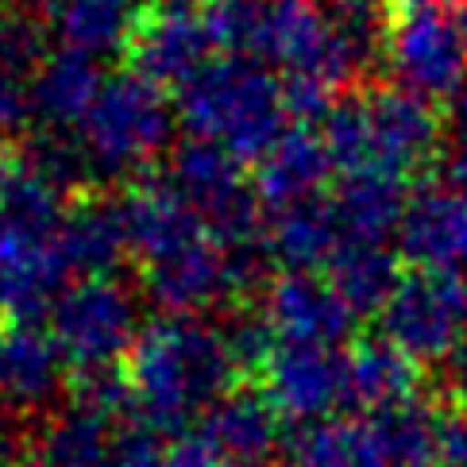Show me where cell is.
<instances>
[{
	"label": "cell",
	"mask_w": 467,
	"mask_h": 467,
	"mask_svg": "<svg viewBox=\"0 0 467 467\" xmlns=\"http://www.w3.org/2000/svg\"><path fill=\"white\" fill-rule=\"evenodd\" d=\"M321 136L344 178H390L410 186V178L429 171L444 124L425 97L402 86H375L340 93Z\"/></svg>",
	"instance_id": "cell-1"
},
{
	"label": "cell",
	"mask_w": 467,
	"mask_h": 467,
	"mask_svg": "<svg viewBox=\"0 0 467 467\" xmlns=\"http://www.w3.org/2000/svg\"><path fill=\"white\" fill-rule=\"evenodd\" d=\"M236 359L224 332L197 317H159L128 352V390L151 425H182L190 413L232 394Z\"/></svg>",
	"instance_id": "cell-2"
},
{
	"label": "cell",
	"mask_w": 467,
	"mask_h": 467,
	"mask_svg": "<svg viewBox=\"0 0 467 467\" xmlns=\"http://www.w3.org/2000/svg\"><path fill=\"white\" fill-rule=\"evenodd\" d=\"M66 209V193L31 171L24 155V174L0 209V328L36 325L58 302L55 294L70 275L62 252Z\"/></svg>",
	"instance_id": "cell-3"
},
{
	"label": "cell",
	"mask_w": 467,
	"mask_h": 467,
	"mask_svg": "<svg viewBox=\"0 0 467 467\" xmlns=\"http://www.w3.org/2000/svg\"><path fill=\"white\" fill-rule=\"evenodd\" d=\"M178 116L193 140L224 147L240 162H259L286 136L282 81L255 58H224L178 89Z\"/></svg>",
	"instance_id": "cell-4"
},
{
	"label": "cell",
	"mask_w": 467,
	"mask_h": 467,
	"mask_svg": "<svg viewBox=\"0 0 467 467\" xmlns=\"http://www.w3.org/2000/svg\"><path fill=\"white\" fill-rule=\"evenodd\" d=\"M382 62L402 89L456 101L467 89V0H387Z\"/></svg>",
	"instance_id": "cell-5"
},
{
	"label": "cell",
	"mask_w": 467,
	"mask_h": 467,
	"mask_svg": "<svg viewBox=\"0 0 467 467\" xmlns=\"http://www.w3.org/2000/svg\"><path fill=\"white\" fill-rule=\"evenodd\" d=\"M81 151L97 174L124 178L151 162L171 143V105L166 93L140 74L105 78L97 105L81 120Z\"/></svg>",
	"instance_id": "cell-6"
},
{
	"label": "cell",
	"mask_w": 467,
	"mask_h": 467,
	"mask_svg": "<svg viewBox=\"0 0 467 467\" xmlns=\"http://www.w3.org/2000/svg\"><path fill=\"white\" fill-rule=\"evenodd\" d=\"M244 58H263L286 78H317L348 93L359 81L352 58L337 39L328 5L321 0H255V20Z\"/></svg>",
	"instance_id": "cell-7"
},
{
	"label": "cell",
	"mask_w": 467,
	"mask_h": 467,
	"mask_svg": "<svg viewBox=\"0 0 467 467\" xmlns=\"http://www.w3.org/2000/svg\"><path fill=\"white\" fill-rule=\"evenodd\" d=\"M171 182L202 213L216 240H224L228 247L266 244L263 202L252 182L244 178V162L228 155L224 147L190 136L182 147H174Z\"/></svg>",
	"instance_id": "cell-8"
},
{
	"label": "cell",
	"mask_w": 467,
	"mask_h": 467,
	"mask_svg": "<svg viewBox=\"0 0 467 467\" xmlns=\"http://www.w3.org/2000/svg\"><path fill=\"white\" fill-rule=\"evenodd\" d=\"M382 337L417 363H448L467 344V275L410 271L382 309Z\"/></svg>",
	"instance_id": "cell-9"
},
{
	"label": "cell",
	"mask_w": 467,
	"mask_h": 467,
	"mask_svg": "<svg viewBox=\"0 0 467 467\" xmlns=\"http://www.w3.org/2000/svg\"><path fill=\"white\" fill-rule=\"evenodd\" d=\"M55 340L78 371H109L140 340L136 297L116 278H81L55 302Z\"/></svg>",
	"instance_id": "cell-10"
},
{
	"label": "cell",
	"mask_w": 467,
	"mask_h": 467,
	"mask_svg": "<svg viewBox=\"0 0 467 467\" xmlns=\"http://www.w3.org/2000/svg\"><path fill=\"white\" fill-rule=\"evenodd\" d=\"M216 39L209 31L202 5H174V0H147L136 31L124 47L128 70L147 78L151 86H190L213 66Z\"/></svg>",
	"instance_id": "cell-11"
},
{
	"label": "cell",
	"mask_w": 467,
	"mask_h": 467,
	"mask_svg": "<svg viewBox=\"0 0 467 467\" xmlns=\"http://www.w3.org/2000/svg\"><path fill=\"white\" fill-rule=\"evenodd\" d=\"M263 394L282 417L321 421L332 410H348V367L337 348L286 344L278 340L275 356L263 367Z\"/></svg>",
	"instance_id": "cell-12"
},
{
	"label": "cell",
	"mask_w": 467,
	"mask_h": 467,
	"mask_svg": "<svg viewBox=\"0 0 467 467\" xmlns=\"http://www.w3.org/2000/svg\"><path fill=\"white\" fill-rule=\"evenodd\" d=\"M120 216H124L128 255L136 259L140 271L209 236V224L202 221V213L174 190L171 178L131 182L128 193L120 197Z\"/></svg>",
	"instance_id": "cell-13"
},
{
	"label": "cell",
	"mask_w": 467,
	"mask_h": 467,
	"mask_svg": "<svg viewBox=\"0 0 467 467\" xmlns=\"http://www.w3.org/2000/svg\"><path fill=\"white\" fill-rule=\"evenodd\" d=\"M398 255L413 271H467V193L456 186H421L410 193L398 224Z\"/></svg>",
	"instance_id": "cell-14"
},
{
	"label": "cell",
	"mask_w": 467,
	"mask_h": 467,
	"mask_svg": "<svg viewBox=\"0 0 467 467\" xmlns=\"http://www.w3.org/2000/svg\"><path fill=\"white\" fill-rule=\"evenodd\" d=\"M266 325L275 328L278 340L286 344H321L337 348L340 340L352 337L356 313L337 294L328 278L321 275H282L271 278L263 302Z\"/></svg>",
	"instance_id": "cell-15"
},
{
	"label": "cell",
	"mask_w": 467,
	"mask_h": 467,
	"mask_svg": "<svg viewBox=\"0 0 467 467\" xmlns=\"http://www.w3.org/2000/svg\"><path fill=\"white\" fill-rule=\"evenodd\" d=\"M332 171L337 166H332L321 128L297 124V128H286V136L259 159L255 193L266 209L278 213L297 202H309V197H321Z\"/></svg>",
	"instance_id": "cell-16"
},
{
	"label": "cell",
	"mask_w": 467,
	"mask_h": 467,
	"mask_svg": "<svg viewBox=\"0 0 467 467\" xmlns=\"http://www.w3.org/2000/svg\"><path fill=\"white\" fill-rule=\"evenodd\" d=\"M344 247V228L337 221V209H332V197L325 193L278 209L266 224V252L290 275H317L321 266L328 271Z\"/></svg>",
	"instance_id": "cell-17"
},
{
	"label": "cell",
	"mask_w": 467,
	"mask_h": 467,
	"mask_svg": "<svg viewBox=\"0 0 467 467\" xmlns=\"http://www.w3.org/2000/svg\"><path fill=\"white\" fill-rule=\"evenodd\" d=\"M344 367H348V410L371 417L402 402H413L417 387H421L417 363L387 337L352 344V352H344Z\"/></svg>",
	"instance_id": "cell-18"
},
{
	"label": "cell",
	"mask_w": 467,
	"mask_h": 467,
	"mask_svg": "<svg viewBox=\"0 0 467 467\" xmlns=\"http://www.w3.org/2000/svg\"><path fill=\"white\" fill-rule=\"evenodd\" d=\"M62 252L70 271L86 278H109L120 255H128L120 202H105L93 193L74 197L62 221Z\"/></svg>",
	"instance_id": "cell-19"
},
{
	"label": "cell",
	"mask_w": 467,
	"mask_h": 467,
	"mask_svg": "<svg viewBox=\"0 0 467 467\" xmlns=\"http://www.w3.org/2000/svg\"><path fill=\"white\" fill-rule=\"evenodd\" d=\"M278 421L282 413L263 390H232L213 406L205 421V441L228 460L263 467L278 441Z\"/></svg>",
	"instance_id": "cell-20"
},
{
	"label": "cell",
	"mask_w": 467,
	"mask_h": 467,
	"mask_svg": "<svg viewBox=\"0 0 467 467\" xmlns=\"http://www.w3.org/2000/svg\"><path fill=\"white\" fill-rule=\"evenodd\" d=\"M101 89L105 78L97 70V62L89 55L62 47V51L47 55V62L31 78V109L51 128H81Z\"/></svg>",
	"instance_id": "cell-21"
},
{
	"label": "cell",
	"mask_w": 467,
	"mask_h": 467,
	"mask_svg": "<svg viewBox=\"0 0 467 467\" xmlns=\"http://www.w3.org/2000/svg\"><path fill=\"white\" fill-rule=\"evenodd\" d=\"M62 348L39 325L0 328V394L12 402H39L58 387Z\"/></svg>",
	"instance_id": "cell-22"
},
{
	"label": "cell",
	"mask_w": 467,
	"mask_h": 467,
	"mask_svg": "<svg viewBox=\"0 0 467 467\" xmlns=\"http://www.w3.org/2000/svg\"><path fill=\"white\" fill-rule=\"evenodd\" d=\"M294 467H387L371 421L352 413H332L297 429L290 441Z\"/></svg>",
	"instance_id": "cell-23"
},
{
	"label": "cell",
	"mask_w": 467,
	"mask_h": 467,
	"mask_svg": "<svg viewBox=\"0 0 467 467\" xmlns=\"http://www.w3.org/2000/svg\"><path fill=\"white\" fill-rule=\"evenodd\" d=\"M328 197L348 244H382L398 232L410 202L406 182L390 178H344V186Z\"/></svg>",
	"instance_id": "cell-24"
},
{
	"label": "cell",
	"mask_w": 467,
	"mask_h": 467,
	"mask_svg": "<svg viewBox=\"0 0 467 467\" xmlns=\"http://www.w3.org/2000/svg\"><path fill=\"white\" fill-rule=\"evenodd\" d=\"M147 0H66L55 24L70 51L81 55H124Z\"/></svg>",
	"instance_id": "cell-25"
},
{
	"label": "cell",
	"mask_w": 467,
	"mask_h": 467,
	"mask_svg": "<svg viewBox=\"0 0 467 467\" xmlns=\"http://www.w3.org/2000/svg\"><path fill=\"white\" fill-rule=\"evenodd\" d=\"M328 282L348 302L356 317H382L387 302L394 297L402 271H398V255L382 244H348L344 252L332 259Z\"/></svg>",
	"instance_id": "cell-26"
},
{
	"label": "cell",
	"mask_w": 467,
	"mask_h": 467,
	"mask_svg": "<svg viewBox=\"0 0 467 467\" xmlns=\"http://www.w3.org/2000/svg\"><path fill=\"white\" fill-rule=\"evenodd\" d=\"M387 467H441V406L421 398L371 417Z\"/></svg>",
	"instance_id": "cell-27"
},
{
	"label": "cell",
	"mask_w": 467,
	"mask_h": 467,
	"mask_svg": "<svg viewBox=\"0 0 467 467\" xmlns=\"http://www.w3.org/2000/svg\"><path fill=\"white\" fill-rule=\"evenodd\" d=\"M47 36L39 27V16L24 8H0V70L12 78H36L47 62Z\"/></svg>",
	"instance_id": "cell-28"
},
{
	"label": "cell",
	"mask_w": 467,
	"mask_h": 467,
	"mask_svg": "<svg viewBox=\"0 0 467 467\" xmlns=\"http://www.w3.org/2000/svg\"><path fill=\"white\" fill-rule=\"evenodd\" d=\"M101 421L105 417H93L86 410L66 417V421L51 432V460H55L51 467H109Z\"/></svg>",
	"instance_id": "cell-29"
},
{
	"label": "cell",
	"mask_w": 467,
	"mask_h": 467,
	"mask_svg": "<svg viewBox=\"0 0 467 467\" xmlns=\"http://www.w3.org/2000/svg\"><path fill=\"white\" fill-rule=\"evenodd\" d=\"M441 467H467V410L441 406Z\"/></svg>",
	"instance_id": "cell-30"
},
{
	"label": "cell",
	"mask_w": 467,
	"mask_h": 467,
	"mask_svg": "<svg viewBox=\"0 0 467 467\" xmlns=\"http://www.w3.org/2000/svg\"><path fill=\"white\" fill-rule=\"evenodd\" d=\"M159 463H162L159 448L151 441V432L143 429H128L109 452V467H159Z\"/></svg>",
	"instance_id": "cell-31"
},
{
	"label": "cell",
	"mask_w": 467,
	"mask_h": 467,
	"mask_svg": "<svg viewBox=\"0 0 467 467\" xmlns=\"http://www.w3.org/2000/svg\"><path fill=\"white\" fill-rule=\"evenodd\" d=\"M31 109V97H24L20 78H12L0 70V143H5L8 131H16L24 124V116Z\"/></svg>",
	"instance_id": "cell-32"
},
{
	"label": "cell",
	"mask_w": 467,
	"mask_h": 467,
	"mask_svg": "<svg viewBox=\"0 0 467 467\" xmlns=\"http://www.w3.org/2000/svg\"><path fill=\"white\" fill-rule=\"evenodd\" d=\"M216 463H221V452L205 437H186L162 456L159 467H216Z\"/></svg>",
	"instance_id": "cell-33"
},
{
	"label": "cell",
	"mask_w": 467,
	"mask_h": 467,
	"mask_svg": "<svg viewBox=\"0 0 467 467\" xmlns=\"http://www.w3.org/2000/svg\"><path fill=\"white\" fill-rule=\"evenodd\" d=\"M444 394H448V406L467 410V344L444 363Z\"/></svg>",
	"instance_id": "cell-34"
},
{
	"label": "cell",
	"mask_w": 467,
	"mask_h": 467,
	"mask_svg": "<svg viewBox=\"0 0 467 467\" xmlns=\"http://www.w3.org/2000/svg\"><path fill=\"white\" fill-rule=\"evenodd\" d=\"M20 174H24V155L16 151L12 143H0V209H5L8 193H12L16 182H20Z\"/></svg>",
	"instance_id": "cell-35"
},
{
	"label": "cell",
	"mask_w": 467,
	"mask_h": 467,
	"mask_svg": "<svg viewBox=\"0 0 467 467\" xmlns=\"http://www.w3.org/2000/svg\"><path fill=\"white\" fill-rule=\"evenodd\" d=\"M444 174H448V186H456V190H463V193H467V143L448 147Z\"/></svg>",
	"instance_id": "cell-36"
},
{
	"label": "cell",
	"mask_w": 467,
	"mask_h": 467,
	"mask_svg": "<svg viewBox=\"0 0 467 467\" xmlns=\"http://www.w3.org/2000/svg\"><path fill=\"white\" fill-rule=\"evenodd\" d=\"M448 140H452V147L467 143V89L452 101V112H448Z\"/></svg>",
	"instance_id": "cell-37"
},
{
	"label": "cell",
	"mask_w": 467,
	"mask_h": 467,
	"mask_svg": "<svg viewBox=\"0 0 467 467\" xmlns=\"http://www.w3.org/2000/svg\"><path fill=\"white\" fill-rule=\"evenodd\" d=\"M263 467H275V463H263Z\"/></svg>",
	"instance_id": "cell-38"
}]
</instances>
